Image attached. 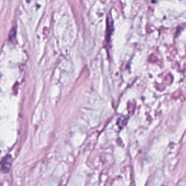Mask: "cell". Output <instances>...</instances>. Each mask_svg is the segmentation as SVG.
<instances>
[{"label": "cell", "instance_id": "cell-1", "mask_svg": "<svg viewBox=\"0 0 186 186\" xmlns=\"http://www.w3.org/2000/svg\"><path fill=\"white\" fill-rule=\"evenodd\" d=\"M13 158L11 155H7L3 157L1 161V171L3 173H8L12 167Z\"/></svg>", "mask_w": 186, "mask_h": 186}]
</instances>
